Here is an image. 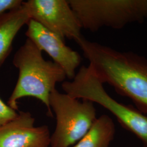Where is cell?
Returning <instances> with one entry per match:
<instances>
[{"label":"cell","mask_w":147,"mask_h":147,"mask_svg":"<svg viewBox=\"0 0 147 147\" xmlns=\"http://www.w3.org/2000/svg\"><path fill=\"white\" fill-rule=\"evenodd\" d=\"M89 65L103 83L130 98L147 116V58L131 51H119L84 36L76 42Z\"/></svg>","instance_id":"obj_1"},{"label":"cell","mask_w":147,"mask_h":147,"mask_svg":"<svg viewBox=\"0 0 147 147\" xmlns=\"http://www.w3.org/2000/svg\"><path fill=\"white\" fill-rule=\"evenodd\" d=\"M13 64L19 70V76L8 105L18 110V100L33 97L45 105L48 115L53 117L49 98L56 84L65 81L67 76L63 69L54 62L46 61L42 51L28 38L15 53Z\"/></svg>","instance_id":"obj_2"},{"label":"cell","mask_w":147,"mask_h":147,"mask_svg":"<svg viewBox=\"0 0 147 147\" xmlns=\"http://www.w3.org/2000/svg\"><path fill=\"white\" fill-rule=\"evenodd\" d=\"M103 84L88 65L81 67L72 81H64L62 88L65 93L72 98L89 100L104 107L116 117L121 126L141 140L143 147H147V115L112 98Z\"/></svg>","instance_id":"obj_3"},{"label":"cell","mask_w":147,"mask_h":147,"mask_svg":"<svg viewBox=\"0 0 147 147\" xmlns=\"http://www.w3.org/2000/svg\"><path fill=\"white\" fill-rule=\"evenodd\" d=\"M82 28L121 29L147 19V0H68Z\"/></svg>","instance_id":"obj_4"},{"label":"cell","mask_w":147,"mask_h":147,"mask_svg":"<svg viewBox=\"0 0 147 147\" xmlns=\"http://www.w3.org/2000/svg\"><path fill=\"white\" fill-rule=\"evenodd\" d=\"M49 104L56 118L50 147L73 146L88 131L97 118L93 102L81 101L56 89L50 94Z\"/></svg>","instance_id":"obj_5"},{"label":"cell","mask_w":147,"mask_h":147,"mask_svg":"<svg viewBox=\"0 0 147 147\" xmlns=\"http://www.w3.org/2000/svg\"><path fill=\"white\" fill-rule=\"evenodd\" d=\"M31 20L65 41L76 42L83 36L82 27L68 0H28L24 2Z\"/></svg>","instance_id":"obj_6"},{"label":"cell","mask_w":147,"mask_h":147,"mask_svg":"<svg viewBox=\"0 0 147 147\" xmlns=\"http://www.w3.org/2000/svg\"><path fill=\"white\" fill-rule=\"evenodd\" d=\"M26 36L38 49L44 51L64 70L67 78L73 80L81 62L79 53L67 46L65 41L40 24L30 20L27 24Z\"/></svg>","instance_id":"obj_7"},{"label":"cell","mask_w":147,"mask_h":147,"mask_svg":"<svg viewBox=\"0 0 147 147\" xmlns=\"http://www.w3.org/2000/svg\"><path fill=\"white\" fill-rule=\"evenodd\" d=\"M28 111L0 127V147H50L51 134L47 125L36 126Z\"/></svg>","instance_id":"obj_8"},{"label":"cell","mask_w":147,"mask_h":147,"mask_svg":"<svg viewBox=\"0 0 147 147\" xmlns=\"http://www.w3.org/2000/svg\"><path fill=\"white\" fill-rule=\"evenodd\" d=\"M30 20L24 4L0 16V67L11 51L16 36Z\"/></svg>","instance_id":"obj_9"},{"label":"cell","mask_w":147,"mask_h":147,"mask_svg":"<svg viewBox=\"0 0 147 147\" xmlns=\"http://www.w3.org/2000/svg\"><path fill=\"white\" fill-rule=\"evenodd\" d=\"M115 131L111 118L102 115L96 119L88 131L71 147H110Z\"/></svg>","instance_id":"obj_10"},{"label":"cell","mask_w":147,"mask_h":147,"mask_svg":"<svg viewBox=\"0 0 147 147\" xmlns=\"http://www.w3.org/2000/svg\"><path fill=\"white\" fill-rule=\"evenodd\" d=\"M18 115L16 111L11 109L0 98V127L14 119Z\"/></svg>","instance_id":"obj_11"},{"label":"cell","mask_w":147,"mask_h":147,"mask_svg":"<svg viewBox=\"0 0 147 147\" xmlns=\"http://www.w3.org/2000/svg\"><path fill=\"white\" fill-rule=\"evenodd\" d=\"M22 0H0V16L22 5Z\"/></svg>","instance_id":"obj_12"}]
</instances>
